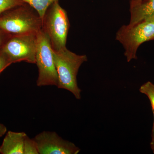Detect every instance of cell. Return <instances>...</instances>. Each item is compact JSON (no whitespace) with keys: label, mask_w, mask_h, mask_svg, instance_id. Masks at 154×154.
<instances>
[{"label":"cell","mask_w":154,"mask_h":154,"mask_svg":"<svg viewBox=\"0 0 154 154\" xmlns=\"http://www.w3.org/2000/svg\"><path fill=\"white\" fill-rule=\"evenodd\" d=\"M38 69V87L57 86L58 76L49 37L42 30L37 34L36 63Z\"/></svg>","instance_id":"5b68a950"},{"label":"cell","mask_w":154,"mask_h":154,"mask_svg":"<svg viewBox=\"0 0 154 154\" xmlns=\"http://www.w3.org/2000/svg\"><path fill=\"white\" fill-rule=\"evenodd\" d=\"M42 25L38 13L25 3L0 14V31L9 36L37 34Z\"/></svg>","instance_id":"6da1fadb"},{"label":"cell","mask_w":154,"mask_h":154,"mask_svg":"<svg viewBox=\"0 0 154 154\" xmlns=\"http://www.w3.org/2000/svg\"><path fill=\"white\" fill-rule=\"evenodd\" d=\"M27 134L24 132L8 131L0 146V154H24V144Z\"/></svg>","instance_id":"9c48e42d"},{"label":"cell","mask_w":154,"mask_h":154,"mask_svg":"<svg viewBox=\"0 0 154 154\" xmlns=\"http://www.w3.org/2000/svg\"><path fill=\"white\" fill-rule=\"evenodd\" d=\"M9 36L8 35L0 31V49L2 48Z\"/></svg>","instance_id":"9a60e30c"},{"label":"cell","mask_w":154,"mask_h":154,"mask_svg":"<svg viewBox=\"0 0 154 154\" xmlns=\"http://www.w3.org/2000/svg\"><path fill=\"white\" fill-rule=\"evenodd\" d=\"M150 146L152 151L154 154V120L152 130V140L150 143Z\"/></svg>","instance_id":"e0dca14e"},{"label":"cell","mask_w":154,"mask_h":154,"mask_svg":"<svg viewBox=\"0 0 154 154\" xmlns=\"http://www.w3.org/2000/svg\"><path fill=\"white\" fill-rule=\"evenodd\" d=\"M142 1H143V0H131L130 5H134V4L141 2Z\"/></svg>","instance_id":"ac0fdd59"},{"label":"cell","mask_w":154,"mask_h":154,"mask_svg":"<svg viewBox=\"0 0 154 154\" xmlns=\"http://www.w3.org/2000/svg\"><path fill=\"white\" fill-rule=\"evenodd\" d=\"M130 25L154 20V0H143L134 5H130Z\"/></svg>","instance_id":"ba28073f"},{"label":"cell","mask_w":154,"mask_h":154,"mask_svg":"<svg viewBox=\"0 0 154 154\" xmlns=\"http://www.w3.org/2000/svg\"><path fill=\"white\" fill-rule=\"evenodd\" d=\"M116 38L124 48L128 62L137 59L140 46L146 42L154 40V19L134 25H122L116 32Z\"/></svg>","instance_id":"277c9868"},{"label":"cell","mask_w":154,"mask_h":154,"mask_svg":"<svg viewBox=\"0 0 154 154\" xmlns=\"http://www.w3.org/2000/svg\"><path fill=\"white\" fill-rule=\"evenodd\" d=\"M53 55L58 76L57 87L69 91L79 100L82 90L77 83V75L82 65L88 61V57L72 52L66 47L58 51L53 50Z\"/></svg>","instance_id":"7a4b0ae2"},{"label":"cell","mask_w":154,"mask_h":154,"mask_svg":"<svg viewBox=\"0 0 154 154\" xmlns=\"http://www.w3.org/2000/svg\"><path fill=\"white\" fill-rule=\"evenodd\" d=\"M24 154H39L38 146L33 138H30L28 135L25 138L23 149Z\"/></svg>","instance_id":"7c38bea8"},{"label":"cell","mask_w":154,"mask_h":154,"mask_svg":"<svg viewBox=\"0 0 154 154\" xmlns=\"http://www.w3.org/2000/svg\"><path fill=\"white\" fill-rule=\"evenodd\" d=\"M39 154H77L79 148L54 131H43L34 137Z\"/></svg>","instance_id":"52a82bcc"},{"label":"cell","mask_w":154,"mask_h":154,"mask_svg":"<svg viewBox=\"0 0 154 154\" xmlns=\"http://www.w3.org/2000/svg\"><path fill=\"white\" fill-rule=\"evenodd\" d=\"M7 131L6 127L4 125L0 123V137L5 134Z\"/></svg>","instance_id":"2e32d148"},{"label":"cell","mask_w":154,"mask_h":154,"mask_svg":"<svg viewBox=\"0 0 154 154\" xmlns=\"http://www.w3.org/2000/svg\"><path fill=\"white\" fill-rule=\"evenodd\" d=\"M42 20V30L49 37L53 50L58 51L66 48L69 21L66 11L59 1L51 5Z\"/></svg>","instance_id":"3957f363"},{"label":"cell","mask_w":154,"mask_h":154,"mask_svg":"<svg viewBox=\"0 0 154 154\" xmlns=\"http://www.w3.org/2000/svg\"><path fill=\"white\" fill-rule=\"evenodd\" d=\"M24 3L21 0H0V14Z\"/></svg>","instance_id":"4fadbf2b"},{"label":"cell","mask_w":154,"mask_h":154,"mask_svg":"<svg viewBox=\"0 0 154 154\" xmlns=\"http://www.w3.org/2000/svg\"><path fill=\"white\" fill-rule=\"evenodd\" d=\"M36 10L42 19L51 4L59 0H21Z\"/></svg>","instance_id":"30bf717a"},{"label":"cell","mask_w":154,"mask_h":154,"mask_svg":"<svg viewBox=\"0 0 154 154\" xmlns=\"http://www.w3.org/2000/svg\"><path fill=\"white\" fill-rule=\"evenodd\" d=\"M139 91L141 94L146 96L149 100L154 118V84L151 82H147L141 86Z\"/></svg>","instance_id":"8fae6325"},{"label":"cell","mask_w":154,"mask_h":154,"mask_svg":"<svg viewBox=\"0 0 154 154\" xmlns=\"http://www.w3.org/2000/svg\"><path fill=\"white\" fill-rule=\"evenodd\" d=\"M37 34L10 36L1 49L12 63L24 61L35 64Z\"/></svg>","instance_id":"8992f818"},{"label":"cell","mask_w":154,"mask_h":154,"mask_svg":"<svg viewBox=\"0 0 154 154\" xmlns=\"http://www.w3.org/2000/svg\"><path fill=\"white\" fill-rule=\"evenodd\" d=\"M11 64L8 57L0 49V73Z\"/></svg>","instance_id":"5bb4252c"}]
</instances>
